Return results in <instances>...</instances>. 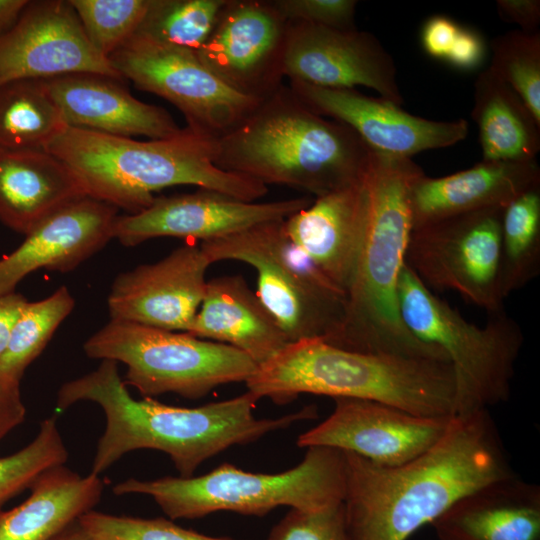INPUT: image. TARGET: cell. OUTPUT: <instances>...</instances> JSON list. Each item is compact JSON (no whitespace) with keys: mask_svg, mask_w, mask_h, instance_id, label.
Returning <instances> with one entry per match:
<instances>
[{"mask_svg":"<svg viewBox=\"0 0 540 540\" xmlns=\"http://www.w3.org/2000/svg\"><path fill=\"white\" fill-rule=\"evenodd\" d=\"M344 457L349 540H407L463 496L515 474L488 409L454 415L443 437L405 464Z\"/></svg>","mask_w":540,"mask_h":540,"instance_id":"1","label":"cell"},{"mask_svg":"<svg viewBox=\"0 0 540 540\" xmlns=\"http://www.w3.org/2000/svg\"><path fill=\"white\" fill-rule=\"evenodd\" d=\"M80 401L94 402L104 412L105 428L90 471L99 476L127 453L152 449L167 454L180 477H192L204 461L232 446L317 417V409L306 406L279 418H256L253 410L258 399L248 391L193 408L166 405L150 397L136 400L113 360H101L92 372L64 383L56 408L64 411Z\"/></svg>","mask_w":540,"mask_h":540,"instance_id":"2","label":"cell"},{"mask_svg":"<svg viewBox=\"0 0 540 540\" xmlns=\"http://www.w3.org/2000/svg\"><path fill=\"white\" fill-rule=\"evenodd\" d=\"M424 171L411 158L372 151L368 214L341 322L327 343L350 351L448 361L405 326L398 286L412 231L410 191ZM449 362V361H448Z\"/></svg>","mask_w":540,"mask_h":540,"instance_id":"3","label":"cell"},{"mask_svg":"<svg viewBox=\"0 0 540 540\" xmlns=\"http://www.w3.org/2000/svg\"><path fill=\"white\" fill-rule=\"evenodd\" d=\"M373 149L349 126L309 109L283 84L214 139V164L316 198L363 178Z\"/></svg>","mask_w":540,"mask_h":540,"instance_id":"4","label":"cell"},{"mask_svg":"<svg viewBox=\"0 0 540 540\" xmlns=\"http://www.w3.org/2000/svg\"><path fill=\"white\" fill-rule=\"evenodd\" d=\"M44 150L70 168L86 196L128 214L143 211L156 191L175 185H194L247 202L268 192L256 180L218 168L214 138L187 126L175 136L148 141L66 126Z\"/></svg>","mask_w":540,"mask_h":540,"instance_id":"5","label":"cell"},{"mask_svg":"<svg viewBox=\"0 0 540 540\" xmlns=\"http://www.w3.org/2000/svg\"><path fill=\"white\" fill-rule=\"evenodd\" d=\"M245 383L258 400L276 404L309 393L377 401L425 417L455 412V378L448 361L350 351L320 338L289 342Z\"/></svg>","mask_w":540,"mask_h":540,"instance_id":"6","label":"cell"},{"mask_svg":"<svg viewBox=\"0 0 540 540\" xmlns=\"http://www.w3.org/2000/svg\"><path fill=\"white\" fill-rule=\"evenodd\" d=\"M113 493L150 496L171 520L219 511L262 517L280 506L316 511L343 501L345 457L341 450L313 446L298 465L275 474L224 463L196 477L129 478L116 484Z\"/></svg>","mask_w":540,"mask_h":540,"instance_id":"7","label":"cell"},{"mask_svg":"<svg viewBox=\"0 0 540 540\" xmlns=\"http://www.w3.org/2000/svg\"><path fill=\"white\" fill-rule=\"evenodd\" d=\"M401 318L418 339L446 355L455 378L454 415L505 402L524 343L520 325L503 310L483 326L470 323L404 265L398 286Z\"/></svg>","mask_w":540,"mask_h":540,"instance_id":"8","label":"cell"},{"mask_svg":"<svg viewBox=\"0 0 540 540\" xmlns=\"http://www.w3.org/2000/svg\"><path fill=\"white\" fill-rule=\"evenodd\" d=\"M209 262L237 260L258 274L257 296L289 342L328 340L337 330L345 294L289 237L285 219L202 241Z\"/></svg>","mask_w":540,"mask_h":540,"instance_id":"9","label":"cell"},{"mask_svg":"<svg viewBox=\"0 0 540 540\" xmlns=\"http://www.w3.org/2000/svg\"><path fill=\"white\" fill-rule=\"evenodd\" d=\"M92 359L127 366L125 385L145 397L175 393L199 399L214 388L246 382L257 364L237 348L133 322L113 320L84 343Z\"/></svg>","mask_w":540,"mask_h":540,"instance_id":"10","label":"cell"},{"mask_svg":"<svg viewBox=\"0 0 540 540\" xmlns=\"http://www.w3.org/2000/svg\"><path fill=\"white\" fill-rule=\"evenodd\" d=\"M502 208L413 227L405 265L431 291H453L488 314L503 310L500 286Z\"/></svg>","mask_w":540,"mask_h":540,"instance_id":"11","label":"cell"},{"mask_svg":"<svg viewBox=\"0 0 540 540\" xmlns=\"http://www.w3.org/2000/svg\"><path fill=\"white\" fill-rule=\"evenodd\" d=\"M108 59L126 81L166 99L181 111L187 127L214 139L234 129L261 102L225 85L195 53L139 34Z\"/></svg>","mask_w":540,"mask_h":540,"instance_id":"12","label":"cell"},{"mask_svg":"<svg viewBox=\"0 0 540 540\" xmlns=\"http://www.w3.org/2000/svg\"><path fill=\"white\" fill-rule=\"evenodd\" d=\"M287 26L273 1L226 0L196 55L225 85L262 101L282 85Z\"/></svg>","mask_w":540,"mask_h":540,"instance_id":"13","label":"cell"},{"mask_svg":"<svg viewBox=\"0 0 540 540\" xmlns=\"http://www.w3.org/2000/svg\"><path fill=\"white\" fill-rule=\"evenodd\" d=\"M283 74L324 88L364 86L397 106L404 103L393 57L375 35L357 28L288 21Z\"/></svg>","mask_w":540,"mask_h":540,"instance_id":"14","label":"cell"},{"mask_svg":"<svg viewBox=\"0 0 540 540\" xmlns=\"http://www.w3.org/2000/svg\"><path fill=\"white\" fill-rule=\"evenodd\" d=\"M97 73L125 80L89 42L69 1H29L0 37V85Z\"/></svg>","mask_w":540,"mask_h":540,"instance_id":"15","label":"cell"},{"mask_svg":"<svg viewBox=\"0 0 540 540\" xmlns=\"http://www.w3.org/2000/svg\"><path fill=\"white\" fill-rule=\"evenodd\" d=\"M333 412L300 434L301 448L324 446L354 453L385 467L425 453L445 434L451 418L425 417L377 401L334 398Z\"/></svg>","mask_w":540,"mask_h":540,"instance_id":"16","label":"cell"},{"mask_svg":"<svg viewBox=\"0 0 540 540\" xmlns=\"http://www.w3.org/2000/svg\"><path fill=\"white\" fill-rule=\"evenodd\" d=\"M312 202L308 197L247 202L200 188L194 193L155 197L143 211L117 216L113 238L127 247L157 237L200 239L202 242L260 223L286 219Z\"/></svg>","mask_w":540,"mask_h":540,"instance_id":"17","label":"cell"},{"mask_svg":"<svg viewBox=\"0 0 540 540\" xmlns=\"http://www.w3.org/2000/svg\"><path fill=\"white\" fill-rule=\"evenodd\" d=\"M289 87L313 112L349 126L373 150L389 155L411 158L422 151L455 145L468 135L465 119H425L356 89L324 88L300 81H290Z\"/></svg>","mask_w":540,"mask_h":540,"instance_id":"18","label":"cell"},{"mask_svg":"<svg viewBox=\"0 0 540 540\" xmlns=\"http://www.w3.org/2000/svg\"><path fill=\"white\" fill-rule=\"evenodd\" d=\"M210 265L200 246L188 244L119 274L108 296L110 319L187 332L202 303Z\"/></svg>","mask_w":540,"mask_h":540,"instance_id":"19","label":"cell"},{"mask_svg":"<svg viewBox=\"0 0 540 540\" xmlns=\"http://www.w3.org/2000/svg\"><path fill=\"white\" fill-rule=\"evenodd\" d=\"M117 216V208L88 196L47 216L0 259V296L15 292L36 270L68 272L78 267L113 238Z\"/></svg>","mask_w":540,"mask_h":540,"instance_id":"20","label":"cell"},{"mask_svg":"<svg viewBox=\"0 0 540 540\" xmlns=\"http://www.w3.org/2000/svg\"><path fill=\"white\" fill-rule=\"evenodd\" d=\"M42 82L67 126L150 139L169 138L182 130L167 110L135 98L126 80L97 73H72Z\"/></svg>","mask_w":540,"mask_h":540,"instance_id":"21","label":"cell"},{"mask_svg":"<svg viewBox=\"0 0 540 540\" xmlns=\"http://www.w3.org/2000/svg\"><path fill=\"white\" fill-rule=\"evenodd\" d=\"M366 173V172H365ZM368 214L365 174L285 219L289 237L345 295Z\"/></svg>","mask_w":540,"mask_h":540,"instance_id":"22","label":"cell"},{"mask_svg":"<svg viewBox=\"0 0 540 540\" xmlns=\"http://www.w3.org/2000/svg\"><path fill=\"white\" fill-rule=\"evenodd\" d=\"M540 186L536 160L486 162L451 175L425 174L412 185V228L469 212L505 208L522 193Z\"/></svg>","mask_w":540,"mask_h":540,"instance_id":"23","label":"cell"},{"mask_svg":"<svg viewBox=\"0 0 540 540\" xmlns=\"http://www.w3.org/2000/svg\"><path fill=\"white\" fill-rule=\"evenodd\" d=\"M438 540H540V486L516 474L463 496L430 524Z\"/></svg>","mask_w":540,"mask_h":540,"instance_id":"24","label":"cell"},{"mask_svg":"<svg viewBox=\"0 0 540 540\" xmlns=\"http://www.w3.org/2000/svg\"><path fill=\"white\" fill-rule=\"evenodd\" d=\"M186 333L233 346L257 365L289 343L241 275L207 281L202 303Z\"/></svg>","mask_w":540,"mask_h":540,"instance_id":"25","label":"cell"},{"mask_svg":"<svg viewBox=\"0 0 540 540\" xmlns=\"http://www.w3.org/2000/svg\"><path fill=\"white\" fill-rule=\"evenodd\" d=\"M77 177L43 149H0V221L26 235L63 206L85 197Z\"/></svg>","mask_w":540,"mask_h":540,"instance_id":"26","label":"cell"},{"mask_svg":"<svg viewBox=\"0 0 540 540\" xmlns=\"http://www.w3.org/2000/svg\"><path fill=\"white\" fill-rule=\"evenodd\" d=\"M105 483L58 465L42 472L20 505L0 510V540H51L100 501Z\"/></svg>","mask_w":540,"mask_h":540,"instance_id":"27","label":"cell"},{"mask_svg":"<svg viewBox=\"0 0 540 540\" xmlns=\"http://www.w3.org/2000/svg\"><path fill=\"white\" fill-rule=\"evenodd\" d=\"M471 116L482 161L526 162L540 150V123L519 95L488 67L474 82Z\"/></svg>","mask_w":540,"mask_h":540,"instance_id":"28","label":"cell"},{"mask_svg":"<svg viewBox=\"0 0 540 540\" xmlns=\"http://www.w3.org/2000/svg\"><path fill=\"white\" fill-rule=\"evenodd\" d=\"M66 126L42 80L0 85V149L44 150Z\"/></svg>","mask_w":540,"mask_h":540,"instance_id":"29","label":"cell"},{"mask_svg":"<svg viewBox=\"0 0 540 540\" xmlns=\"http://www.w3.org/2000/svg\"><path fill=\"white\" fill-rule=\"evenodd\" d=\"M540 274V186L503 208L500 231V286L504 299Z\"/></svg>","mask_w":540,"mask_h":540,"instance_id":"30","label":"cell"},{"mask_svg":"<svg viewBox=\"0 0 540 540\" xmlns=\"http://www.w3.org/2000/svg\"><path fill=\"white\" fill-rule=\"evenodd\" d=\"M74 305L75 300L65 286L40 301H27L0 356V379L20 384L28 366L41 354Z\"/></svg>","mask_w":540,"mask_h":540,"instance_id":"31","label":"cell"},{"mask_svg":"<svg viewBox=\"0 0 540 540\" xmlns=\"http://www.w3.org/2000/svg\"><path fill=\"white\" fill-rule=\"evenodd\" d=\"M226 0H150L135 34L197 53Z\"/></svg>","mask_w":540,"mask_h":540,"instance_id":"32","label":"cell"},{"mask_svg":"<svg viewBox=\"0 0 540 540\" xmlns=\"http://www.w3.org/2000/svg\"><path fill=\"white\" fill-rule=\"evenodd\" d=\"M489 68L524 101L540 123V33L513 30L492 39Z\"/></svg>","mask_w":540,"mask_h":540,"instance_id":"33","label":"cell"},{"mask_svg":"<svg viewBox=\"0 0 540 540\" xmlns=\"http://www.w3.org/2000/svg\"><path fill=\"white\" fill-rule=\"evenodd\" d=\"M150 0H69L91 45L108 58L140 27Z\"/></svg>","mask_w":540,"mask_h":540,"instance_id":"34","label":"cell"},{"mask_svg":"<svg viewBox=\"0 0 540 540\" xmlns=\"http://www.w3.org/2000/svg\"><path fill=\"white\" fill-rule=\"evenodd\" d=\"M68 451L54 416L43 420L35 438L21 450L0 457V508L30 487L45 470L63 465Z\"/></svg>","mask_w":540,"mask_h":540,"instance_id":"35","label":"cell"},{"mask_svg":"<svg viewBox=\"0 0 540 540\" xmlns=\"http://www.w3.org/2000/svg\"><path fill=\"white\" fill-rule=\"evenodd\" d=\"M79 520L98 540H237L205 535L162 517L119 516L92 510Z\"/></svg>","mask_w":540,"mask_h":540,"instance_id":"36","label":"cell"},{"mask_svg":"<svg viewBox=\"0 0 540 540\" xmlns=\"http://www.w3.org/2000/svg\"><path fill=\"white\" fill-rule=\"evenodd\" d=\"M265 540H349L343 502L316 511L289 509Z\"/></svg>","mask_w":540,"mask_h":540,"instance_id":"37","label":"cell"},{"mask_svg":"<svg viewBox=\"0 0 540 540\" xmlns=\"http://www.w3.org/2000/svg\"><path fill=\"white\" fill-rule=\"evenodd\" d=\"M288 21H302L336 28L353 29L357 6L355 0H274Z\"/></svg>","mask_w":540,"mask_h":540,"instance_id":"38","label":"cell"},{"mask_svg":"<svg viewBox=\"0 0 540 540\" xmlns=\"http://www.w3.org/2000/svg\"><path fill=\"white\" fill-rule=\"evenodd\" d=\"M461 26L454 20L442 16H432L425 21L421 31V44L431 57L445 61Z\"/></svg>","mask_w":540,"mask_h":540,"instance_id":"39","label":"cell"},{"mask_svg":"<svg viewBox=\"0 0 540 540\" xmlns=\"http://www.w3.org/2000/svg\"><path fill=\"white\" fill-rule=\"evenodd\" d=\"M486 56L485 42L476 31L461 27L446 62L456 69L471 71L480 67Z\"/></svg>","mask_w":540,"mask_h":540,"instance_id":"40","label":"cell"},{"mask_svg":"<svg viewBox=\"0 0 540 540\" xmlns=\"http://www.w3.org/2000/svg\"><path fill=\"white\" fill-rule=\"evenodd\" d=\"M20 384L0 379V441L25 419Z\"/></svg>","mask_w":540,"mask_h":540,"instance_id":"41","label":"cell"},{"mask_svg":"<svg viewBox=\"0 0 540 540\" xmlns=\"http://www.w3.org/2000/svg\"><path fill=\"white\" fill-rule=\"evenodd\" d=\"M498 14L503 21L517 24L526 33L538 32L540 24L539 0H497Z\"/></svg>","mask_w":540,"mask_h":540,"instance_id":"42","label":"cell"},{"mask_svg":"<svg viewBox=\"0 0 540 540\" xmlns=\"http://www.w3.org/2000/svg\"><path fill=\"white\" fill-rule=\"evenodd\" d=\"M26 302L15 292L0 296V356L7 348L12 328Z\"/></svg>","mask_w":540,"mask_h":540,"instance_id":"43","label":"cell"},{"mask_svg":"<svg viewBox=\"0 0 540 540\" xmlns=\"http://www.w3.org/2000/svg\"><path fill=\"white\" fill-rule=\"evenodd\" d=\"M28 3V0H0V37L16 24Z\"/></svg>","mask_w":540,"mask_h":540,"instance_id":"44","label":"cell"},{"mask_svg":"<svg viewBox=\"0 0 540 540\" xmlns=\"http://www.w3.org/2000/svg\"><path fill=\"white\" fill-rule=\"evenodd\" d=\"M51 540H98L81 522L76 520Z\"/></svg>","mask_w":540,"mask_h":540,"instance_id":"45","label":"cell"}]
</instances>
